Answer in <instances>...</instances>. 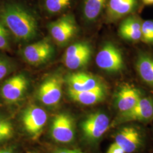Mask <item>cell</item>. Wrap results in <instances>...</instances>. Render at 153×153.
I'll use <instances>...</instances> for the list:
<instances>
[{
	"label": "cell",
	"instance_id": "6da1fadb",
	"mask_svg": "<svg viewBox=\"0 0 153 153\" xmlns=\"http://www.w3.org/2000/svg\"><path fill=\"white\" fill-rule=\"evenodd\" d=\"M0 19L18 42H30L38 35L37 16L33 9L22 2L16 0L1 1Z\"/></svg>",
	"mask_w": 153,
	"mask_h": 153
},
{
	"label": "cell",
	"instance_id": "7a4b0ae2",
	"mask_svg": "<svg viewBox=\"0 0 153 153\" xmlns=\"http://www.w3.org/2000/svg\"><path fill=\"white\" fill-rule=\"evenodd\" d=\"M95 62L99 69L111 74H120L126 68L121 49L114 43L106 42L96 55Z\"/></svg>",
	"mask_w": 153,
	"mask_h": 153
},
{
	"label": "cell",
	"instance_id": "3957f363",
	"mask_svg": "<svg viewBox=\"0 0 153 153\" xmlns=\"http://www.w3.org/2000/svg\"><path fill=\"white\" fill-rule=\"evenodd\" d=\"M50 35L55 43L63 46L68 43L76 34L78 28L73 14L66 13L48 25Z\"/></svg>",
	"mask_w": 153,
	"mask_h": 153
},
{
	"label": "cell",
	"instance_id": "277c9868",
	"mask_svg": "<svg viewBox=\"0 0 153 153\" xmlns=\"http://www.w3.org/2000/svg\"><path fill=\"white\" fill-rule=\"evenodd\" d=\"M27 77L18 73L8 78L0 86V98L7 104H15L21 101L28 87Z\"/></svg>",
	"mask_w": 153,
	"mask_h": 153
},
{
	"label": "cell",
	"instance_id": "5b68a950",
	"mask_svg": "<svg viewBox=\"0 0 153 153\" xmlns=\"http://www.w3.org/2000/svg\"><path fill=\"white\" fill-rule=\"evenodd\" d=\"M143 7L141 0H107L104 16L107 22L115 23L139 13Z\"/></svg>",
	"mask_w": 153,
	"mask_h": 153
},
{
	"label": "cell",
	"instance_id": "8992f818",
	"mask_svg": "<svg viewBox=\"0 0 153 153\" xmlns=\"http://www.w3.org/2000/svg\"><path fill=\"white\" fill-rule=\"evenodd\" d=\"M92 47L86 42H78L71 44L66 49L63 62L66 68L77 70L86 66L91 60Z\"/></svg>",
	"mask_w": 153,
	"mask_h": 153
},
{
	"label": "cell",
	"instance_id": "52a82bcc",
	"mask_svg": "<svg viewBox=\"0 0 153 153\" xmlns=\"http://www.w3.org/2000/svg\"><path fill=\"white\" fill-rule=\"evenodd\" d=\"M109 126L108 116L102 112H96L88 115L82 121L81 129L88 140L95 142L103 136Z\"/></svg>",
	"mask_w": 153,
	"mask_h": 153
},
{
	"label": "cell",
	"instance_id": "ba28073f",
	"mask_svg": "<svg viewBox=\"0 0 153 153\" xmlns=\"http://www.w3.org/2000/svg\"><path fill=\"white\" fill-rule=\"evenodd\" d=\"M47 114L44 109L37 105H31L23 112L22 123L25 131L33 139L41 134L47 121Z\"/></svg>",
	"mask_w": 153,
	"mask_h": 153
},
{
	"label": "cell",
	"instance_id": "9c48e42d",
	"mask_svg": "<svg viewBox=\"0 0 153 153\" xmlns=\"http://www.w3.org/2000/svg\"><path fill=\"white\" fill-rule=\"evenodd\" d=\"M55 53V49L51 42L44 39L29 44L22 51L24 60L31 65H40L50 60Z\"/></svg>",
	"mask_w": 153,
	"mask_h": 153
},
{
	"label": "cell",
	"instance_id": "30bf717a",
	"mask_svg": "<svg viewBox=\"0 0 153 153\" xmlns=\"http://www.w3.org/2000/svg\"><path fill=\"white\" fill-rule=\"evenodd\" d=\"M51 135L56 142H72L75 137V125L71 116L66 114L56 116L51 126Z\"/></svg>",
	"mask_w": 153,
	"mask_h": 153
},
{
	"label": "cell",
	"instance_id": "8fae6325",
	"mask_svg": "<svg viewBox=\"0 0 153 153\" xmlns=\"http://www.w3.org/2000/svg\"><path fill=\"white\" fill-rule=\"evenodd\" d=\"M62 81L59 76H49L41 83L38 91L39 100L47 106H55L62 97Z\"/></svg>",
	"mask_w": 153,
	"mask_h": 153
},
{
	"label": "cell",
	"instance_id": "7c38bea8",
	"mask_svg": "<svg viewBox=\"0 0 153 153\" xmlns=\"http://www.w3.org/2000/svg\"><path fill=\"white\" fill-rule=\"evenodd\" d=\"M153 119V99L143 97L131 109L120 113L116 123L123 124L130 121H147Z\"/></svg>",
	"mask_w": 153,
	"mask_h": 153
},
{
	"label": "cell",
	"instance_id": "4fadbf2b",
	"mask_svg": "<svg viewBox=\"0 0 153 153\" xmlns=\"http://www.w3.org/2000/svg\"><path fill=\"white\" fill-rule=\"evenodd\" d=\"M142 97L141 91L129 83L120 85L116 91L114 103L120 113L131 109Z\"/></svg>",
	"mask_w": 153,
	"mask_h": 153
},
{
	"label": "cell",
	"instance_id": "5bb4252c",
	"mask_svg": "<svg viewBox=\"0 0 153 153\" xmlns=\"http://www.w3.org/2000/svg\"><path fill=\"white\" fill-rule=\"evenodd\" d=\"M143 138L140 130L133 126H124L117 133L115 137L116 143L120 146L126 153L136 152L141 146Z\"/></svg>",
	"mask_w": 153,
	"mask_h": 153
},
{
	"label": "cell",
	"instance_id": "9a60e30c",
	"mask_svg": "<svg viewBox=\"0 0 153 153\" xmlns=\"http://www.w3.org/2000/svg\"><path fill=\"white\" fill-rule=\"evenodd\" d=\"M142 21L138 13L121 19L118 28V33L121 38L129 43H134L141 41Z\"/></svg>",
	"mask_w": 153,
	"mask_h": 153
},
{
	"label": "cell",
	"instance_id": "2e32d148",
	"mask_svg": "<svg viewBox=\"0 0 153 153\" xmlns=\"http://www.w3.org/2000/svg\"><path fill=\"white\" fill-rule=\"evenodd\" d=\"M68 90L85 91L104 85L98 76L86 72H76L69 74L66 78Z\"/></svg>",
	"mask_w": 153,
	"mask_h": 153
},
{
	"label": "cell",
	"instance_id": "e0dca14e",
	"mask_svg": "<svg viewBox=\"0 0 153 153\" xmlns=\"http://www.w3.org/2000/svg\"><path fill=\"white\" fill-rule=\"evenodd\" d=\"M135 68L142 82L153 88V55L140 51L135 60Z\"/></svg>",
	"mask_w": 153,
	"mask_h": 153
},
{
	"label": "cell",
	"instance_id": "ac0fdd59",
	"mask_svg": "<svg viewBox=\"0 0 153 153\" xmlns=\"http://www.w3.org/2000/svg\"><path fill=\"white\" fill-rule=\"evenodd\" d=\"M107 0H82L81 5V16L88 24L98 21L104 16Z\"/></svg>",
	"mask_w": 153,
	"mask_h": 153
},
{
	"label": "cell",
	"instance_id": "d6986e66",
	"mask_svg": "<svg viewBox=\"0 0 153 153\" xmlns=\"http://www.w3.org/2000/svg\"><path fill=\"white\" fill-rule=\"evenodd\" d=\"M68 94L75 102L85 105L97 104L103 101L107 94V89L104 85L91 90L85 91H73L68 90Z\"/></svg>",
	"mask_w": 153,
	"mask_h": 153
},
{
	"label": "cell",
	"instance_id": "ffe728a7",
	"mask_svg": "<svg viewBox=\"0 0 153 153\" xmlns=\"http://www.w3.org/2000/svg\"><path fill=\"white\" fill-rule=\"evenodd\" d=\"M76 0H40L42 9L47 14L55 16L60 14H65Z\"/></svg>",
	"mask_w": 153,
	"mask_h": 153
},
{
	"label": "cell",
	"instance_id": "44dd1931",
	"mask_svg": "<svg viewBox=\"0 0 153 153\" xmlns=\"http://www.w3.org/2000/svg\"><path fill=\"white\" fill-rule=\"evenodd\" d=\"M15 64L6 55L0 53V81L14 71Z\"/></svg>",
	"mask_w": 153,
	"mask_h": 153
},
{
	"label": "cell",
	"instance_id": "7402d4cb",
	"mask_svg": "<svg viewBox=\"0 0 153 153\" xmlns=\"http://www.w3.org/2000/svg\"><path fill=\"white\" fill-rule=\"evenodd\" d=\"M141 41L145 44L153 46V19L142 21Z\"/></svg>",
	"mask_w": 153,
	"mask_h": 153
},
{
	"label": "cell",
	"instance_id": "603a6c76",
	"mask_svg": "<svg viewBox=\"0 0 153 153\" xmlns=\"http://www.w3.org/2000/svg\"><path fill=\"white\" fill-rule=\"evenodd\" d=\"M13 133L14 128L10 121L0 117V143L11 138Z\"/></svg>",
	"mask_w": 153,
	"mask_h": 153
},
{
	"label": "cell",
	"instance_id": "cb8c5ba5",
	"mask_svg": "<svg viewBox=\"0 0 153 153\" xmlns=\"http://www.w3.org/2000/svg\"><path fill=\"white\" fill-rule=\"evenodd\" d=\"M11 34L0 19V51H7L11 48Z\"/></svg>",
	"mask_w": 153,
	"mask_h": 153
},
{
	"label": "cell",
	"instance_id": "d4e9b609",
	"mask_svg": "<svg viewBox=\"0 0 153 153\" xmlns=\"http://www.w3.org/2000/svg\"><path fill=\"white\" fill-rule=\"evenodd\" d=\"M126 153V152L123 148L116 143L115 142H114L111 145L109 146L107 153Z\"/></svg>",
	"mask_w": 153,
	"mask_h": 153
},
{
	"label": "cell",
	"instance_id": "484cf974",
	"mask_svg": "<svg viewBox=\"0 0 153 153\" xmlns=\"http://www.w3.org/2000/svg\"><path fill=\"white\" fill-rule=\"evenodd\" d=\"M55 153H81L76 150H68V149H60L57 150Z\"/></svg>",
	"mask_w": 153,
	"mask_h": 153
},
{
	"label": "cell",
	"instance_id": "4316f807",
	"mask_svg": "<svg viewBox=\"0 0 153 153\" xmlns=\"http://www.w3.org/2000/svg\"><path fill=\"white\" fill-rule=\"evenodd\" d=\"M142 5L144 6L153 5V0H141Z\"/></svg>",
	"mask_w": 153,
	"mask_h": 153
},
{
	"label": "cell",
	"instance_id": "83f0119b",
	"mask_svg": "<svg viewBox=\"0 0 153 153\" xmlns=\"http://www.w3.org/2000/svg\"><path fill=\"white\" fill-rule=\"evenodd\" d=\"M0 153H14L11 148H5L0 149Z\"/></svg>",
	"mask_w": 153,
	"mask_h": 153
},
{
	"label": "cell",
	"instance_id": "f1b7e54d",
	"mask_svg": "<svg viewBox=\"0 0 153 153\" xmlns=\"http://www.w3.org/2000/svg\"><path fill=\"white\" fill-rule=\"evenodd\" d=\"M27 153H35V152H28Z\"/></svg>",
	"mask_w": 153,
	"mask_h": 153
}]
</instances>
